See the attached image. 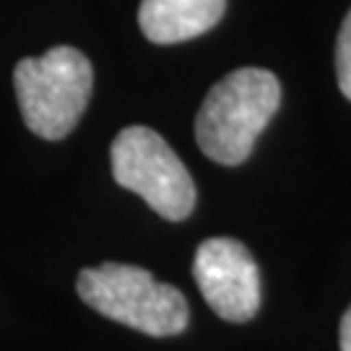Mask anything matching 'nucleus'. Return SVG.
<instances>
[{"mask_svg":"<svg viewBox=\"0 0 351 351\" xmlns=\"http://www.w3.org/2000/svg\"><path fill=\"white\" fill-rule=\"evenodd\" d=\"M339 341H341V351H351V307L341 317Z\"/></svg>","mask_w":351,"mask_h":351,"instance_id":"nucleus-8","label":"nucleus"},{"mask_svg":"<svg viewBox=\"0 0 351 351\" xmlns=\"http://www.w3.org/2000/svg\"><path fill=\"white\" fill-rule=\"evenodd\" d=\"M281 104V84L265 68H237L206 94L195 117L201 151L224 167H237L252 154L258 136Z\"/></svg>","mask_w":351,"mask_h":351,"instance_id":"nucleus-1","label":"nucleus"},{"mask_svg":"<svg viewBox=\"0 0 351 351\" xmlns=\"http://www.w3.org/2000/svg\"><path fill=\"white\" fill-rule=\"evenodd\" d=\"M13 86L26 128L39 138H65L86 110L94 71L75 47H52L39 58L19 60Z\"/></svg>","mask_w":351,"mask_h":351,"instance_id":"nucleus-3","label":"nucleus"},{"mask_svg":"<svg viewBox=\"0 0 351 351\" xmlns=\"http://www.w3.org/2000/svg\"><path fill=\"white\" fill-rule=\"evenodd\" d=\"M78 297L91 310L146 336H177L188 328L190 310L182 291L159 284L138 265L104 263L78 274Z\"/></svg>","mask_w":351,"mask_h":351,"instance_id":"nucleus-2","label":"nucleus"},{"mask_svg":"<svg viewBox=\"0 0 351 351\" xmlns=\"http://www.w3.org/2000/svg\"><path fill=\"white\" fill-rule=\"evenodd\" d=\"M226 0H141L138 24L156 45H177L201 37L221 21Z\"/></svg>","mask_w":351,"mask_h":351,"instance_id":"nucleus-6","label":"nucleus"},{"mask_svg":"<svg viewBox=\"0 0 351 351\" xmlns=\"http://www.w3.org/2000/svg\"><path fill=\"white\" fill-rule=\"evenodd\" d=\"M112 175L120 188L141 195L162 219L182 221L195 208V185L172 146L151 128L130 125L110 149Z\"/></svg>","mask_w":351,"mask_h":351,"instance_id":"nucleus-4","label":"nucleus"},{"mask_svg":"<svg viewBox=\"0 0 351 351\" xmlns=\"http://www.w3.org/2000/svg\"><path fill=\"white\" fill-rule=\"evenodd\" d=\"M193 276L203 300L221 320L247 323L261 307V274L250 250L232 237H211L198 245Z\"/></svg>","mask_w":351,"mask_h":351,"instance_id":"nucleus-5","label":"nucleus"},{"mask_svg":"<svg viewBox=\"0 0 351 351\" xmlns=\"http://www.w3.org/2000/svg\"><path fill=\"white\" fill-rule=\"evenodd\" d=\"M336 78L341 94L351 101V11L346 13L336 39Z\"/></svg>","mask_w":351,"mask_h":351,"instance_id":"nucleus-7","label":"nucleus"}]
</instances>
